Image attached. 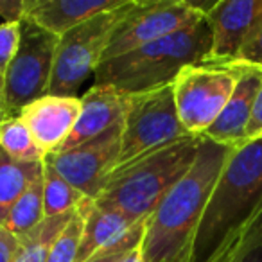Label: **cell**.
<instances>
[{
    "instance_id": "obj_3",
    "label": "cell",
    "mask_w": 262,
    "mask_h": 262,
    "mask_svg": "<svg viewBox=\"0 0 262 262\" xmlns=\"http://www.w3.org/2000/svg\"><path fill=\"white\" fill-rule=\"evenodd\" d=\"M212 31L207 18L194 27L99 63L95 84L117 88L124 94L157 90L172 84L187 67L210 61Z\"/></svg>"
},
{
    "instance_id": "obj_31",
    "label": "cell",
    "mask_w": 262,
    "mask_h": 262,
    "mask_svg": "<svg viewBox=\"0 0 262 262\" xmlns=\"http://www.w3.org/2000/svg\"><path fill=\"white\" fill-rule=\"evenodd\" d=\"M120 262H146V260H144V255H142L140 246H139V248H135V250L131 251V253H127Z\"/></svg>"
},
{
    "instance_id": "obj_18",
    "label": "cell",
    "mask_w": 262,
    "mask_h": 262,
    "mask_svg": "<svg viewBox=\"0 0 262 262\" xmlns=\"http://www.w3.org/2000/svg\"><path fill=\"white\" fill-rule=\"evenodd\" d=\"M45 221V208H43V174L34 180L27 190L18 198L15 207L8 214L4 221V228L11 232L13 235L20 237L33 232L36 226Z\"/></svg>"
},
{
    "instance_id": "obj_11",
    "label": "cell",
    "mask_w": 262,
    "mask_h": 262,
    "mask_svg": "<svg viewBox=\"0 0 262 262\" xmlns=\"http://www.w3.org/2000/svg\"><path fill=\"white\" fill-rule=\"evenodd\" d=\"M262 0H217L208 11L207 22L212 31L210 61L230 65L237 59L258 13Z\"/></svg>"
},
{
    "instance_id": "obj_26",
    "label": "cell",
    "mask_w": 262,
    "mask_h": 262,
    "mask_svg": "<svg viewBox=\"0 0 262 262\" xmlns=\"http://www.w3.org/2000/svg\"><path fill=\"white\" fill-rule=\"evenodd\" d=\"M33 8V0H0V16L6 24L26 22Z\"/></svg>"
},
{
    "instance_id": "obj_21",
    "label": "cell",
    "mask_w": 262,
    "mask_h": 262,
    "mask_svg": "<svg viewBox=\"0 0 262 262\" xmlns=\"http://www.w3.org/2000/svg\"><path fill=\"white\" fill-rule=\"evenodd\" d=\"M74 214H76V210L70 214L58 215V217H49L40 226H36L33 232L24 235L22 246H20L15 262H45L51 244L59 235V232L69 225Z\"/></svg>"
},
{
    "instance_id": "obj_32",
    "label": "cell",
    "mask_w": 262,
    "mask_h": 262,
    "mask_svg": "<svg viewBox=\"0 0 262 262\" xmlns=\"http://www.w3.org/2000/svg\"><path fill=\"white\" fill-rule=\"evenodd\" d=\"M6 119V106H4V76H0V122Z\"/></svg>"
},
{
    "instance_id": "obj_17",
    "label": "cell",
    "mask_w": 262,
    "mask_h": 262,
    "mask_svg": "<svg viewBox=\"0 0 262 262\" xmlns=\"http://www.w3.org/2000/svg\"><path fill=\"white\" fill-rule=\"evenodd\" d=\"M43 174V162L22 164L0 149V226L27 187Z\"/></svg>"
},
{
    "instance_id": "obj_19",
    "label": "cell",
    "mask_w": 262,
    "mask_h": 262,
    "mask_svg": "<svg viewBox=\"0 0 262 262\" xmlns=\"http://www.w3.org/2000/svg\"><path fill=\"white\" fill-rule=\"evenodd\" d=\"M90 198L69 183L54 167L43 162V208L45 219L77 210Z\"/></svg>"
},
{
    "instance_id": "obj_24",
    "label": "cell",
    "mask_w": 262,
    "mask_h": 262,
    "mask_svg": "<svg viewBox=\"0 0 262 262\" xmlns=\"http://www.w3.org/2000/svg\"><path fill=\"white\" fill-rule=\"evenodd\" d=\"M20 38H22V24H0V76H4L11 59L18 51Z\"/></svg>"
},
{
    "instance_id": "obj_10",
    "label": "cell",
    "mask_w": 262,
    "mask_h": 262,
    "mask_svg": "<svg viewBox=\"0 0 262 262\" xmlns=\"http://www.w3.org/2000/svg\"><path fill=\"white\" fill-rule=\"evenodd\" d=\"M122 124L99 139L63 153L47 155L43 162L90 200H97L108 176L115 171L120 155Z\"/></svg>"
},
{
    "instance_id": "obj_4",
    "label": "cell",
    "mask_w": 262,
    "mask_h": 262,
    "mask_svg": "<svg viewBox=\"0 0 262 262\" xmlns=\"http://www.w3.org/2000/svg\"><path fill=\"white\" fill-rule=\"evenodd\" d=\"M201 140L203 137H187L115 169L94 203L119 208L135 219H147L192 167Z\"/></svg>"
},
{
    "instance_id": "obj_16",
    "label": "cell",
    "mask_w": 262,
    "mask_h": 262,
    "mask_svg": "<svg viewBox=\"0 0 262 262\" xmlns=\"http://www.w3.org/2000/svg\"><path fill=\"white\" fill-rule=\"evenodd\" d=\"M144 219H135L119 208L99 207L92 203L84 221L83 237H81L77 260L84 262L97 251L119 243Z\"/></svg>"
},
{
    "instance_id": "obj_15",
    "label": "cell",
    "mask_w": 262,
    "mask_h": 262,
    "mask_svg": "<svg viewBox=\"0 0 262 262\" xmlns=\"http://www.w3.org/2000/svg\"><path fill=\"white\" fill-rule=\"evenodd\" d=\"M129 0H33L27 22L40 29L63 36L70 29L126 6Z\"/></svg>"
},
{
    "instance_id": "obj_9",
    "label": "cell",
    "mask_w": 262,
    "mask_h": 262,
    "mask_svg": "<svg viewBox=\"0 0 262 262\" xmlns=\"http://www.w3.org/2000/svg\"><path fill=\"white\" fill-rule=\"evenodd\" d=\"M58 36L31 22H22L18 51L4 74L6 119L20 112L36 99L49 94Z\"/></svg>"
},
{
    "instance_id": "obj_23",
    "label": "cell",
    "mask_w": 262,
    "mask_h": 262,
    "mask_svg": "<svg viewBox=\"0 0 262 262\" xmlns=\"http://www.w3.org/2000/svg\"><path fill=\"white\" fill-rule=\"evenodd\" d=\"M146 223H147V219L140 221L124 239H120L119 243L112 244V246L104 248V250L97 251V253L92 255V257L84 262H120L127 253H131L135 248H139L140 244H142L144 233H146Z\"/></svg>"
},
{
    "instance_id": "obj_14",
    "label": "cell",
    "mask_w": 262,
    "mask_h": 262,
    "mask_svg": "<svg viewBox=\"0 0 262 262\" xmlns=\"http://www.w3.org/2000/svg\"><path fill=\"white\" fill-rule=\"evenodd\" d=\"M126 110V94L117 88L94 84L81 97V112L72 133L58 153L74 149L99 139L110 129L120 126Z\"/></svg>"
},
{
    "instance_id": "obj_30",
    "label": "cell",
    "mask_w": 262,
    "mask_h": 262,
    "mask_svg": "<svg viewBox=\"0 0 262 262\" xmlns=\"http://www.w3.org/2000/svg\"><path fill=\"white\" fill-rule=\"evenodd\" d=\"M237 243H243L246 246H260L262 248V210L258 212V215L253 219L250 226L246 228V232L241 235V239Z\"/></svg>"
},
{
    "instance_id": "obj_27",
    "label": "cell",
    "mask_w": 262,
    "mask_h": 262,
    "mask_svg": "<svg viewBox=\"0 0 262 262\" xmlns=\"http://www.w3.org/2000/svg\"><path fill=\"white\" fill-rule=\"evenodd\" d=\"M215 262H262V248L235 243Z\"/></svg>"
},
{
    "instance_id": "obj_22",
    "label": "cell",
    "mask_w": 262,
    "mask_h": 262,
    "mask_svg": "<svg viewBox=\"0 0 262 262\" xmlns=\"http://www.w3.org/2000/svg\"><path fill=\"white\" fill-rule=\"evenodd\" d=\"M94 200H88L81 205L76 210L74 217L69 221V225L59 232V235L54 239L47 251V258L45 262H76L77 260V251H79L81 237H83L84 221H86V214L90 205Z\"/></svg>"
},
{
    "instance_id": "obj_1",
    "label": "cell",
    "mask_w": 262,
    "mask_h": 262,
    "mask_svg": "<svg viewBox=\"0 0 262 262\" xmlns=\"http://www.w3.org/2000/svg\"><path fill=\"white\" fill-rule=\"evenodd\" d=\"M233 147L201 140L192 167L147 217L140 251L146 262H190L194 239L214 185Z\"/></svg>"
},
{
    "instance_id": "obj_13",
    "label": "cell",
    "mask_w": 262,
    "mask_h": 262,
    "mask_svg": "<svg viewBox=\"0 0 262 262\" xmlns=\"http://www.w3.org/2000/svg\"><path fill=\"white\" fill-rule=\"evenodd\" d=\"M237 67V84L228 99L221 115L205 133V139L228 147H239L246 144V129L253 112L255 99L262 84V69L244 63H233Z\"/></svg>"
},
{
    "instance_id": "obj_8",
    "label": "cell",
    "mask_w": 262,
    "mask_h": 262,
    "mask_svg": "<svg viewBox=\"0 0 262 262\" xmlns=\"http://www.w3.org/2000/svg\"><path fill=\"white\" fill-rule=\"evenodd\" d=\"M127 4L115 11L102 13L59 36L49 94L76 97L81 83L90 77L102 61L110 36L122 18Z\"/></svg>"
},
{
    "instance_id": "obj_25",
    "label": "cell",
    "mask_w": 262,
    "mask_h": 262,
    "mask_svg": "<svg viewBox=\"0 0 262 262\" xmlns=\"http://www.w3.org/2000/svg\"><path fill=\"white\" fill-rule=\"evenodd\" d=\"M233 63H244V65H253L262 69V9Z\"/></svg>"
},
{
    "instance_id": "obj_28",
    "label": "cell",
    "mask_w": 262,
    "mask_h": 262,
    "mask_svg": "<svg viewBox=\"0 0 262 262\" xmlns=\"http://www.w3.org/2000/svg\"><path fill=\"white\" fill-rule=\"evenodd\" d=\"M22 246V239L0 226V262H15Z\"/></svg>"
},
{
    "instance_id": "obj_33",
    "label": "cell",
    "mask_w": 262,
    "mask_h": 262,
    "mask_svg": "<svg viewBox=\"0 0 262 262\" xmlns=\"http://www.w3.org/2000/svg\"><path fill=\"white\" fill-rule=\"evenodd\" d=\"M260 139H262V137H260Z\"/></svg>"
},
{
    "instance_id": "obj_6",
    "label": "cell",
    "mask_w": 262,
    "mask_h": 262,
    "mask_svg": "<svg viewBox=\"0 0 262 262\" xmlns=\"http://www.w3.org/2000/svg\"><path fill=\"white\" fill-rule=\"evenodd\" d=\"M205 18L192 0H131L110 36L102 61L194 27Z\"/></svg>"
},
{
    "instance_id": "obj_12",
    "label": "cell",
    "mask_w": 262,
    "mask_h": 262,
    "mask_svg": "<svg viewBox=\"0 0 262 262\" xmlns=\"http://www.w3.org/2000/svg\"><path fill=\"white\" fill-rule=\"evenodd\" d=\"M81 112V97L43 95L20 112L38 147L47 155L58 153L72 133Z\"/></svg>"
},
{
    "instance_id": "obj_5",
    "label": "cell",
    "mask_w": 262,
    "mask_h": 262,
    "mask_svg": "<svg viewBox=\"0 0 262 262\" xmlns=\"http://www.w3.org/2000/svg\"><path fill=\"white\" fill-rule=\"evenodd\" d=\"M189 135L178 119L172 84L157 90L126 94V110L117 167Z\"/></svg>"
},
{
    "instance_id": "obj_2",
    "label": "cell",
    "mask_w": 262,
    "mask_h": 262,
    "mask_svg": "<svg viewBox=\"0 0 262 262\" xmlns=\"http://www.w3.org/2000/svg\"><path fill=\"white\" fill-rule=\"evenodd\" d=\"M262 210V139L233 147L214 185L190 262H215Z\"/></svg>"
},
{
    "instance_id": "obj_7",
    "label": "cell",
    "mask_w": 262,
    "mask_h": 262,
    "mask_svg": "<svg viewBox=\"0 0 262 262\" xmlns=\"http://www.w3.org/2000/svg\"><path fill=\"white\" fill-rule=\"evenodd\" d=\"M235 84L237 67L233 63H203L183 69L172 81L176 112L183 129L192 137H203L225 110Z\"/></svg>"
},
{
    "instance_id": "obj_20",
    "label": "cell",
    "mask_w": 262,
    "mask_h": 262,
    "mask_svg": "<svg viewBox=\"0 0 262 262\" xmlns=\"http://www.w3.org/2000/svg\"><path fill=\"white\" fill-rule=\"evenodd\" d=\"M0 149L9 158L22 164H36L45 160V153L38 147L33 133L22 117H8L0 122Z\"/></svg>"
},
{
    "instance_id": "obj_29",
    "label": "cell",
    "mask_w": 262,
    "mask_h": 262,
    "mask_svg": "<svg viewBox=\"0 0 262 262\" xmlns=\"http://www.w3.org/2000/svg\"><path fill=\"white\" fill-rule=\"evenodd\" d=\"M260 137H262V84H260V88H258L253 112H251V119H250V124H248L246 142L257 140V139H260Z\"/></svg>"
}]
</instances>
